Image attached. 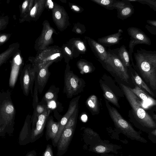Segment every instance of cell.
<instances>
[{
	"label": "cell",
	"mask_w": 156,
	"mask_h": 156,
	"mask_svg": "<svg viewBox=\"0 0 156 156\" xmlns=\"http://www.w3.org/2000/svg\"><path fill=\"white\" fill-rule=\"evenodd\" d=\"M49 108L47 105L38 104L34 109L33 115L31 116V122L32 125L35 122L37 117L45 112Z\"/></svg>",
	"instance_id": "obj_33"
},
{
	"label": "cell",
	"mask_w": 156,
	"mask_h": 156,
	"mask_svg": "<svg viewBox=\"0 0 156 156\" xmlns=\"http://www.w3.org/2000/svg\"><path fill=\"white\" fill-rule=\"evenodd\" d=\"M11 35L12 34L10 33L0 34V46L8 41Z\"/></svg>",
	"instance_id": "obj_42"
},
{
	"label": "cell",
	"mask_w": 156,
	"mask_h": 156,
	"mask_svg": "<svg viewBox=\"0 0 156 156\" xmlns=\"http://www.w3.org/2000/svg\"><path fill=\"white\" fill-rule=\"evenodd\" d=\"M76 65L80 73L82 74L91 73L95 69L92 63L83 59L79 60L77 62Z\"/></svg>",
	"instance_id": "obj_28"
},
{
	"label": "cell",
	"mask_w": 156,
	"mask_h": 156,
	"mask_svg": "<svg viewBox=\"0 0 156 156\" xmlns=\"http://www.w3.org/2000/svg\"><path fill=\"white\" fill-rule=\"evenodd\" d=\"M98 5L109 10L114 9V5L117 0H90Z\"/></svg>",
	"instance_id": "obj_35"
},
{
	"label": "cell",
	"mask_w": 156,
	"mask_h": 156,
	"mask_svg": "<svg viewBox=\"0 0 156 156\" xmlns=\"http://www.w3.org/2000/svg\"><path fill=\"white\" fill-rule=\"evenodd\" d=\"M11 64L9 85L11 88H13L17 80L18 75L22 70L24 64L23 59L20 49H19L12 56Z\"/></svg>",
	"instance_id": "obj_12"
},
{
	"label": "cell",
	"mask_w": 156,
	"mask_h": 156,
	"mask_svg": "<svg viewBox=\"0 0 156 156\" xmlns=\"http://www.w3.org/2000/svg\"><path fill=\"white\" fill-rule=\"evenodd\" d=\"M9 23V17L8 16H0V31L4 30Z\"/></svg>",
	"instance_id": "obj_40"
},
{
	"label": "cell",
	"mask_w": 156,
	"mask_h": 156,
	"mask_svg": "<svg viewBox=\"0 0 156 156\" xmlns=\"http://www.w3.org/2000/svg\"><path fill=\"white\" fill-rule=\"evenodd\" d=\"M123 32L122 29H119L115 33L98 38L97 42L104 47H110L117 44L122 38L121 36Z\"/></svg>",
	"instance_id": "obj_22"
},
{
	"label": "cell",
	"mask_w": 156,
	"mask_h": 156,
	"mask_svg": "<svg viewBox=\"0 0 156 156\" xmlns=\"http://www.w3.org/2000/svg\"><path fill=\"white\" fill-rule=\"evenodd\" d=\"M107 57L102 64L108 70L112 71L122 80L129 83V76L128 70L122 64L112 49L108 48Z\"/></svg>",
	"instance_id": "obj_7"
},
{
	"label": "cell",
	"mask_w": 156,
	"mask_h": 156,
	"mask_svg": "<svg viewBox=\"0 0 156 156\" xmlns=\"http://www.w3.org/2000/svg\"><path fill=\"white\" fill-rule=\"evenodd\" d=\"M35 74L36 71L31 63L25 65L22 69L20 81L23 93L26 96H28L30 92L33 96V88Z\"/></svg>",
	"instance_id": "obj_10"
},
{
	"label": "cell",
	"mask_w": 156,
	"mask_h": 156,
	"mask_svg": "<svg viewBox=\"0 0 156 156\" xmlns=\"http://www.w3.org/2000/svg\"><path fill=\"white\" fill-rule=\"evenodd\" d=\"M59 122H55L52 118L48 117L46 122V134L47 139L53 140L57 132Z\"/></svg>",
	"instance_id": "obj_26"
},
{
	"label": "cell",
	"mask_w": 156,
	"mask_h": 156,
	"mask_svg": "<svg viewBox=\"0 0 156 156\" xmlns=\"http://www.w3.org/2000/svg\"><path fill=\"white\" fill-rule=\"evenodd\" d=\"M84 38L96 58L101 63L103 64L107 57L108 52L106 48L90 37L85 36Z\"/></svg>",
	"instance_id": "obj_16"
},
{
	"label": "cell",
	"mask_w": 156,
	"mask_h": 156,
	"mask_svg": "<svg viewBox=\"0 0 156 156\" xmlns=\"http://www.w3.org/2000/svg\"><path fill=\"white\" fill-rule=\"evenodd\" d=\"M65 62L67 64L69 63V61L74 58L73 51L67 43L63 44L61 47Z\"/></svg>",
	"instance_id": "obj_34"
},
{
	"label": "cell",
	"mask_w": 156,
	"mask_h": 156,
	"mask_svg": "<svg viewBox=\"0 0 156 156\" xmlns=\"http://www.w3.org/2000/svg\"><path fill=\"white\" fill-rule=\"evenodd\" d=\"M42 25L41 34L35 42L34 48L37 51L44 49L52 44L54 42L53 34H58L48 20L44 21Z\"/></svg>",
	"instance_id": "obj_9"
},
{
	"label": "cell",
	"mask_w": 156,
	"mask_h": 156,
	"mask_svg": "<svg viewBox=\"0 0 156 156\" xmlns=\"http://www.w3.org/2000/svg\"><path fill=\"white\" fill-rule=\"evenodd\" d=\"M46 0H34L32 9L25 17L19 19L20 23L37 20L46 7Z\"/></svg>",
	"instance_id": "obj_15"
},
{
	"label": "cell",
	"mask_w": 156,
	"mask_h": 156,
	"mask_svg": "<svg viewBox=\"0 0 156 156\" xmlns=\"http://www.w3.org/2000/svg\"><path fill=\"white\" fill-rule=\"evenodd\" d=\"M51 111V109L49 108L37 117L35 122L32 125L31 134L32 139L36 140L41 136Z\"/></svg>",
	"instance_id": "obj_14"
},
{
	"label": "cell",
	"mask_w": 156,
	"mask_h": 156,
	"mask_svg": "<svg viewBox=\"0 0 156 156\" xmlns=\"http://www.w3.org/2000/svg\"><path fill=\"white\" fill-rule=\"evenodd\" d=\"M53 20L57 27L61 32L65 30L70 24L69 17L63 6L56 3L51 9Z\"/></svg>",
	"instance_id": "obj_11"
},
{
	"label": "cell",
	"mask_w": 156,
	"mask_h": 156,
	"mask_svg": "<svg viewBox=\"0 0 156 156\" xmlns=\"http://www.w3.org/2000/svg\"><path fill=\"white\" fill-rule=\"evenodd\" d=\"M0 3H1V2H0Z\"/></svg>",
	"instance_id": "obj_50"
},
{
	"label": "cell",
	"mask_w": 156,
	"mask_h": 156,
	"mask_svg": "<svg viewBox=\"0 0 156 156\" xmlns=\"http://www.w3.org/2000/svg\"><path fill=\"white\" fill-rule=\"evenodd\" d=\"M38 88L37 82V75L36 72L35 77L34 81V86L33 94V107L34 109L38 103Z\"/></svg>",
	"instance_id": "obj_37"
},
{
	"label": "cell",
	"mask_w": 156,
	"mask_h": 156,
	"mask_svg": "<svg viewBox=\"0 0 156 156\" xmlns=\"http://www.w3.org/2000/svg\"><path fill=\"white\" fill-rule=\"evenodd\" d=\"M100 156H118L114 155L113 154H101Z\"/></svg>",
	"instance_id": "obj_46"
},
{
	"label": "cell",
	"mask_w": 156,
	"mask_h": 156,
	"mask_svg": "<svg viewBox=\"0 0 156 156\" xmlns=\"http://www.w3.org/2000/svg\"><path fill=\"white\" fill-rule=\"evenodd\" d=\"M130 89L139 99L141 100V101L140 102L142 107L144 103L146 104L147 106L148 107L156 105V100L146 94L143 89H141L137 85L135 86L134 88H130Z\"/></svg>",
	"instance_id": "obj_23"
},
{
	"label": "cell",
	"mask_w": 156,
	"mask_h": 156,
	"mask_svg": "<svg viewBox=\"0 0 156 156\" xmlns=\"http://www.w3.org/2000/svg\"><path fill=\"white\" fill-rule=\"evenodd\" d=\"M43 156H53V151L51 145H47Z\"/></svg>",
	"instance_id": "obj_43"
},
{
	"label": "cell",
	"mask_w": 156,
	"mask_h": 156,
	"mask_svg": "<svg viewBox=\"0 0 156 156\" xmlns=\"http://www.w3.org/2000/svg\"><path fill=\"white\" fill-rule=\"evenodd\" d=\"M34 0H26L21 5L20 9V19L25 17L33 7Z\"/></svg>",
	"instance_id": "obj_32"
},
{
	"label": "cell",
	"mask_w": 156,
	"mask_h": 156,
	"mask_svg": "<svg viewBox=\"0 0 156 156\" xmlns=\"http://www.w3.org/2000/svg\"><path fill=\"white\" fill-rule=\"evenodd\" d=\"M128 156H132V155H128Z\"/></svg>",
	"instance_id": "obj_49"
},
{
	"label": "cell",
	"mask_w": 156,
	"mask_h": 156,
	"mask_svg": "<svg viewBox=\"0 0 156 156\" xmlns=\"http://www.w3.org/2000/svg\"><path fill=\"white\" fill-rule=\"evenodd\" d=\"M105 98L119 108H120L117 98L111 89L103 83L101 85Z\"/></svg>",
	"instance_id": "obj_27"
},
{
	"label": "cell",
	"mask_w": 156,
	"mask_h": 156,
	"mask_svg": "<svg viewBox=\"0 0 156 156\" xmlns=\"http://www.w3.org/2000/svg\"><path fill=\"white\" fill-rule=\"evenodd\" d=\"M80 95L77 96L73 98L69 103L68 110L59 122V126L57 132L54 139L52 140L53 145L56 147L68 120L74 112L76 108L78 107L79 100Z\"/></svg>",
	"instance_id": "obj_13"
},
{
	"label": "cell",
	"mask_w": 156,
	"mask_h": 156,
	"mask_svg": "<svg viewBox=\"0 0 156 156\" xmlns=\"http://www.w3.org/2000/svg\"><path fill=\"white\" fill-rule=\"evenodd\" d=\"M136 68L154 90L156 89V51L140 48L134 53Z\"/></svg>",
	"instance_id": "obj_1"
},
{
	"label": "cell",
	"mask_w": 156,
	"mask_h": 156,
	"mask_svg": "<svg viewBox=\"0 0 156 156\" xmlns=\"http://www.w3.org/2000/svg\"><path fill=\"white\" fill-rule=\"evenodd\" d=\"M27 156H34V155L33 154H28Z\"/></svg>",
	"instance_id": "obj_48"
},
{
	"label": "cell",
	"mask_w": 156,
	"mask_h": 156,
	"mask_svg": "<svg viewBox=\"0 0 156 156\" xmlns=\"http://www.w3.org/2000/svg\"><path fill=\"white\" fill-rule=\"evenodd\" d=\"M73 51L74 58L78 57L80 54H85L87 51L86 41L80 38H73L67 42Z\"/></svg>",
	"instance_id": "obj_21"
},
{
	"label": "cell",
	"mask_w": 156,
	"mask_h": 156,
	"mask_svg": "<svg viewBox=\"0 0 156 156\" xmlns=\"http://www.w3.org/2000/svg\"><path fill=\"white\" fill-rule=\"evenodd\" d=\"M147 23L149 25H152L156 27V20H147Z\"/></svg>",
	"instance_id": "obj_45"
},
{
	"label": "cell",
	"mask_w": 156,
	"mask_h": 156,
	"mask_svg": "<svg viewBox=\"0 0 156 156\" xmlns=\"http://www.w3.org/2000/svg\"><path fill=\"white\" fill-rule=\"evenodd\" d=\"M69 6L73 12L80 13L82 12L84 10V9L80 6L74 3L69 2Z\"/></svg>",
	"instance_id": "obj_41"
},
{
	"label": "cell",
	"mask_w": 156,
	"mask_h": 156,
	"mask_svg": "<svg viewBox=\"0 0 156 156\" xmlns=\"http://www.w3.org/2000/svg\"><path fill=\"white\" fill-rule=\"evenodd\" d=\"M86 103L92 114L99 113L98 100L96 95H92L90 96L87 100Z\"/></svg>",
	"instance_id": "obj_30"
},
{
	"label": "cell",
	"mask_w": 156,
	"mask_h": 156,
	"mask_svg": "<svg viewBox=\"0 0 156 156\" xmlns=\"http://www.w3.org/2000/svg\"><path fill=\"white\" fill-rule=\"evenodd\" d=\"M20 47L18 43H14L10 44L8 48L0 54V67L17 52Z\"/></svg>",
	"instance_id": "obj_25"
},
{
	"label": "cell",
	"mask_w": 156,
	"mask_h": 156,
	"mask_svg": "<svg viewBox=\"0 0 156 156\" xmlns=\"http://www.w3.org/2000/svg\"><path fill=\"white\" fill-rule=\"evenodd\" d=\"M63 58L61 47L57 45L49 46L37 51L35 57H29L28 60L35 71L49 63L57 62Z\"/></svg>",
	"instance_id": "obj_4"
},
{
	"label": "cell",
	"mask_w": 156,
	"mask_h": 156,
	"mask_svg": "<svg viewBox=\"0 0 156 156\" xmlns=\"http://www.w3.org/2000/svg\"><path fill=\"white\" fill-rule=\"evenodd\" d=\"M72 31L77 34L81 35L85 32L86 29L83 24L77 22L74 24Z\"/></svg>",
	"instance_id": "obj_38"
},
{
	"label": "cell",
	"mask_w": 156,
	"mask_h": 156,
	"mask_svg": "<svg viewBox=\"0 0 156 156\" xmlns=\"http://www.w3.org/2000/svg\"><path fill=\"white\" fill-rule=\"evenodd\" d=\"M53 63L50 62L45 66L38 68L36 71L38 91L41 94L43 90L50 75L48 69L49 66Z\"/></svg>",
	"instance_id": "obj_19"
},
{
	"label": "cell",
	"mask_w": 156,
	"mask_h": 156,
	"mask_svg": "<svg viewBox=\"0 0 156 156\" xmlns=\"http://www.w3.org/2000/svg\"><path fill=\"white\" fill-rule=\"evenodd\" d=\"M16 114L15 108L9 90L0 92V125L3 128L12 126Z\"/></svg>",
	"instance_id": "obj_5"
},
{
	"label": "cell",
	"mask_w": 156,
	"mask_h": 156,
	"mask_svg": "<svg viewBox=\"0 0 156 156\" xmlns=\"http://www.w3.org/2000/svg\"><path fill=\"white\" fill-rule=\"evenodd\" d=\"M114 5L117 11V17L122 20L126 19L134 13V7L128 0H118Z\"/></svg>",
	"instance_id": "obj_17"
},
{
	"label": "cell",
	"mask_w": 156,
	"mask_h": 156,
	"mask_svg": "<svg viewBox=\"0 0 156 156\" xmlns=\"http://www.w3.org/2000/svg\"><path fill=\"white\" fill-rule=\"evenodd\" d=\"M132 78L136 83V85L138 86L141 89L144 90L152 96L155 97L154 94L138 75L136 71H135L134 75H133L132 74Z\"/></svg>",
	"instance_id": "obj_31"
},
{
	"label": "cell",
	"mask_w": 156,
	"mask_h": 156,
	"mask_svg": "<svg viewBox=\"0 0 156 156\" xmlns=\"http://www.w3.org/2000/svg\"><path fill=\"white\" fill-rule=\"evenodd\" d=\"M79 112L78 107H77L68 120L64 129L68 128H75L78 114Z\"/></svg>",
	"instance_id": "obj_36"
},
{
	"label": "cell",
	"mask_w": 156,
	"mask_h": 156,
	"mask_svg": "<svg viewBox=\"0 0 156 156\" xmlns=\"http://www.w3.org/2000/svg\"><path fill=\"white\" fill-rule=\"evenodd\" d=\"M61 2L64 3H66L67 2L66 0H59Z\"/></svg>",
	"instance_id": "obj_47"
},
{
	"label": "cell",
	"mask_w": 156,
	"mask_h": 156,
	"mask_svg": "<svg viewBox=\"0 0 156 156\" xmlns=\"http://www.w3.org/2000/svg\"><path fill=\"white\" fill-rule=\"evenodd\" d=\"M112 50L128 70L131 68L129 51L124 45H123L119 48L113 49Z\"/></svg>",
	"instance_id": "obj_24"
},
{
	"label": "cell",
	"mask_w": 156,
	"mask_h": 156,
	"mask_svg": "<svg viewBox=\"0 0 156 156\" xmlns=\"http://www.w3.org/2000/svg\"><path fill=\"white\" fill-rule=\"evenodd\" d=\"M145 28L151 34L154 35L156 34V27L149 25V24H147L145 26Z\"/></svg>",
	"instance_id": "obj_44"
},
{
	"label": "cell",
	"mask_w": 156,
	"mask_h": 156,
	"mask_svg": "<svg viewBox=\"0 0 156 156\" xmlns=\"http://www.w3.org/2000/svg\"><path fill=\"white\" fill-rule=\"evenodd\" d=\"M105 103L109 115L117 129L132 140L143 143H147V140L141 136L140 133L136 130L132 126L122 117L115 108L111 106L106 100Z\"/></svg>",
	"instance_id": "obj_3"
},
{
	"label": "cell",
	"mask_w": 156,
	"mask_h": 156,
	"mask_svg": "<svg viewBox=\"0 0 156 156\" xmlns=\"http://www.w3.org/2000/svg\"><path fill=\"white\" fill-rule=\"evenodd\" d=\"M127 31L130 37L129 42V53L132 65L135 68L132 57V53L133 52L134 46L138 44H144L150 45L151 44L150 39L140 29L134 27L128 28Z\"/></svg>",
	"instance_id": "obj_8"
},
{
	"label": "cell",
	"mask_w": 156,
	"mask_h": 156,
	"mask_svg": "<svg viewBox=\"0 0 156 156\" xmlns=\"http://www.w3.org/2000/svg\"><path fill=\"white\" fill-rule=\"evenodd\" d=\"M129 2H137L142 4H146L150 7L156 11V0H128Z\"/></svg>",
	"instance_id": "obj_39"
},
{
	"label": "cell",
	"mask_w": 156,
	"mask_h": 156,
	"mask_svg": "<svg viewBox=\"0 0 156 156\" xmlns=\"http://www.w3.org/2000/svg\"><path fill=\"white\" fill-rule=\"evenodd\" d=\"M121 148L120 146L109 143L101 140L93 145L92 149L93 152L101 154L110 152L117 154L118 150Z\"/></svg>",
	"instance_id": "obj_20"
},
{
	"label": "cell",
	"mask_w": 156,
	"mask_h": 156,
	"mask_svg": "<svg viewBox=\"0 0 156 156\" xmlns=\"http://www.w3.org/2000/svg\"><path fill=\"white\" fill-rule=\"evenodd\" d=\"M75 128H70L63 129L57 144L59 156L63 154L67 150L73 136Z\"/></svg>",
	"instance_id": "obj_18"
},
{
	"label": "cell",
	"mask_w": 156,
	"mask_h": 156,
	"mask_svg": "<svg viewBox=\"0 0 156 156\" xmlns=\"http://www.w3.org/2000/svg\"><path fill=\"white\" fill-rule=\"evenodd\" d=\"M85 86V82L70 70L69 63L67 64L65 71L63 92L68 98H71L81 92Z\"/></svg>",
	"instance_id": "obj_6"
},
{
	"label": "cell",
	"mask_w": 156,
	"mask_h": 156,
	"mask_svg": "<svg viewBox=\"0 0 156 156\" xmlns=\"http://www.w3.org/2000/svg\"><path fill=\"white\" fill-rule=\"evenodd\" d=\"M120 85L136 120L144 127L150 129H155V122L142 107L139 99L131 90L130 87L123 84L121 83Z\"/></svg>",
	"instance_id": "obj_2"
},
{
	"label": "cell",
	"mask_w": 156,
	"mask_h": 156,
	"mask_svg": "<svg viewBox=\"0 0 156 156\" xmlns=\"http://www.w3.org/2000/svg\"><path fill=\"white\" fill-rule=\"evenodd\" d=\"M59 88L56 87L54 85L50 86L47 92L45 94L43 100L47 103L57 100Z\"/></svg>",
	"instance_id": "obj_29"
}]
</instances>
